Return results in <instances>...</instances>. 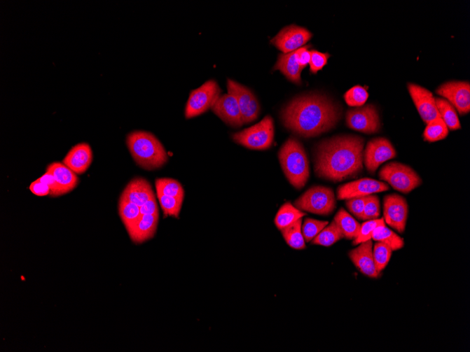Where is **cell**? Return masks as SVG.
Instances as JSON below:
<instances>
[{"instance_id": "1", "label": "cell", "mask_w": 470, "mask_h": 352, "mask_svg": "<svg viewBox=\"0 0 470 352\" xmlns=\"http://www.w3.org/2000/svg\"><path fill=\"white\" fill-rule=\"evenodd\" d=\"M365 140L343 135L321 142L317 148L315 171L319 178L342 182L355 178L363 169Z\"/></svg>"}, {"instance_id": "2", "label": "cell", "mask_w": 470, "mask_h": 352, "mask_svg": "<svg viewBox=\"0 0 470 352\" xmlns=\"http://www.w3.org/2000/svg\"><path fill=\"white\" fill-rule=\"evenodd\" d=\"M340 118L336 104L326 97L315 94L295 98L282 111L284 125L305 138L329 132Z\"/></svg>"}, {"instance_id": "3", "label": "cell", "mask_w": 470, "mask_h": 352, "mask_svg": "<svg viewBox=\"0 0 470 352\" xmlns=\"http://www.w3.org/2000/svg\"><path fill=\"white\" fill-rule=\"evenodd\" d=\"M126 143L135 162L144 169H160L168 162L165 148L151 132H132L127 136Z\"/></svg>"}, {"instance_id": "4", "label": "cell", "mask_w": 470, "mask_h": 352, "mask_svg": "<svg viewBox=\"0 0 470 352\" xmlns=\"http://www.w3.org/2000/svg\"><path fill=\"white\" fill-rule=\"evenodd\" d=\"M279 162L290 184L297 190L303 188L309 179V161L299 141L289 138L278 154Z\"/></svg>"}, {"instance_id": "5", "label": "cell", "mask_w": 470, "mask_h": 352, "mask_svg": "<svg viewBox=\"0 0 470 352\" xmlns=\"http://www.w3.org/2000/svg\"><path fill=\"white\" fill-rule=\"evenodd\" d=\"M294 205L300 211L328 216L334 212L336 199L331 188L316 186L307 190L294 202Z\"/></svg>"}, {"instance_id": "6", "label": "cell", "mask_w": 470, "mask_h": 352, "mask_svg": "<svg viewBox=\"0 0 470 352\" xmlns=\"http://www.w3.org/2000/svg\"><path fill=\"white\" fill-rule=\"evenodd\" d=\"M274 122L270 115L265 116L258 123L233 134L235 142L252 150H266L269 148L274 140Z\"/></svg>"}, {"instance_id": "7", "label": "cell", "mask_w": 470, "mask_h": 352, "mask_svg": "<svg viewBox=\"0 0 470 352\" xmlns=\"http://www.w3.org/2000/svg\"><path fill=\"white\" fill-rule=\"evenodd\" d=\"M379 177L395 190L406 195L422 184L420 176L414 169L396 162L385 165L379 172Z\"/></svg>"}, {"instance_id": "8", "label": "cell", "mask_w": 470, "mask_h": 352, "mask_svg": "<svg viewBox=\"0 0 470 352\" xmlns=\"http://www.w3.org/2000/svg\"><path fill=\"white\" fill-rule=\"evenodd\" d=\"M221 90L216 81L210 80L193 90L187 101L185 116L186 119L198 117L212 109L220 97Z\"/></svg>"}, {"instance_id": "9", "label": "cell", "mask_w": 470, "mask_h": 352, "mask_svg": "<svg viewBox=\"0 0 470 352\" xmlns=\"http://www.w3.org/2000/svg\"><path fill=\"white\" fill-rule=\"evenodd\" d=\"M227 88L228 94L234 96L238 102L244 124L255 121L260 115L261 106L254 93L231 79L228 80Z\"/></svg>"}, {"instance_id": "10", "label": "cell", "mask_w": 470, "mask_h": 352, "mask_svg": "<svg viewBox=\"0 0 470 352\" xmlns=\"http://www.w3.org/2000/svg\"><path fill=\"white\" fill-rule=\"evenodd\" d=\"M346 121L350 128L368 134L378 132L381 127L379 113L372 104L348 111Z\"/></svg>"}, {"instance_id": "11", "label": "cell", "mask_w": 470, "mask_h": 352, "mask_svg": "<svg viewBox=\"0 0 470 352\" xmlns=\"http://www.w3.org/2000/svg\"><path fill=\"white\" fill-rule=\"evenodd\" d=\"M396 156V152L392 143L382 137L370 141L364 155L365 165L371 174H374L382 163Z\"/></svg>"}, {"instance_id": "12", "label": "cell", "mask_w": 470, "mask_h": 352, "mask_svg": "<svg viewBox=\"0 0 470 352\" xmlns=\"http://www.w3.org/2000/svg\"><path fill=\"white\" fill-rule=\"evenodd\" d=\"M312 37V34L307 29L291 25L282 29L270 43L283 54H287L303 48Z\"/></svg>"}, {"instance_id": "13", "label": "cell", "mask_w": 470, "mask_h": 352, "mask_svg": "<svg viewBox=\"0 0 470 352\" xmlns=\"http://www.w3.org/2000/svg\"><path fill=\"white\" fill-rule=\"evenodd\" d=\"M408 213V206L406 199L398 195H390L385 197V223L400 234L405 232Z\"/></svg>"}, {"instance_id": "14", "label": "cell", "mask_w": 470, "mask_h": 352, "mask_svg": "<svg viewBox=\"0 0 470 352\" xmlns=\"http://www.w3.org/2000/svg\"><path fill=\"white\" fill-rule=\"evenodd\" d=\"M436 93L447 99L455 106L458 113L463 115L470 111V85L469 82H448L441 85Z\"/></svg>"}, {"instance_id": "15", "label": "cell", "mask_w": 470, "mask_h": 352, "mask_svg": "<svg viewBox=\"0 0 470 352\" xmlns=\"http://www.w3.org/2000/svg\"><path fill=\"white\" fill-rule=\"evenodd\" d=\"M389 190V187L380 181L372 179H361L340 186L338 190L339 200L368 197L373 194Z\"/></svg>"}, {"instance_id": "16", "label": "cell", "mask_w": 470, "mask_h": 352, "mask_svg": "<svg viewBox=\"0 0 470 352\" xmlns=\"http://www.w3.org/2000/svg\"><path fill=\"white\" fill-rule=\"evenodd\" d=\"M408 89L420 117L427 125L441 118L435 98L430 91L413 83H408Z\"/></svg>"}, {"instance_id": "17", "label": "cell", "mask_w": 470, "mask_h": 352, "mask_svg": "<svg viewBox=\"0 0 470 352\" xmlns=\"http://www.w3.org/2000/svg\"><path fill=\"white\" fill-rule=\"evenodd\" d=\"M213 112L224 122L234 128L244 125L236 98L230 94L220 96L212 107Z\"/></svg>"}, {"instance_id": "18", "label": "cell", "mask_w": 470, "mask_h": 352, "mask_svg": "<svg viewBox=\"0 0 470 352\" xmlns=\"http://www.w3.org/2000/svg\"><path fill=\"white\" fill-rule=\"evenodd\" d=\"M373 244L371 240L364 242L350 252L349 256L357 268L364 275L378 279L380 276L373 258Z\"/></svg>"}, {"instance_id": "19", "label": "cell", "mask_w": 470, "mask_h": 352, "mask_svg": "<svg viewBox=\"0 0 470 352\" xmlns=\"http://www.w3.org/2000/svg\"><path fill=\"white\" fill-rule=\"evenodd\" d=\"M93 160V153L87 143L76 144L69 151L63 163L76 174L85 173L90 167Z\"/></svg>"}, {"instance_id": "20", "label": "cell", "mask_w": 470, "mask_h": 352, "mask_svg": "<svg viewBox=\"0 0 470 352\" xmlns=\"http://www.w3.org/2000/svg\"><path fill=\"white\" fill-rule=\"evenodd\" d=\"M47 171L51 173L55 179L57 186V197L71 192L78 185L79 180L76 174L64 163H51L48 166Z\"/></svg>"}, {"instance_id": "21", "label": "cell", "mask_w": 470, "mask_h": 352, "mask_svg": "<svg viewBox=\"0 0 470 352\" xmlns=\"http://www.w3.org/2000/svg\"><path fill=\"white\" fill-rule=\"evenodd\" d=\"M155 197L149 183L143 178L133 179L123 190L120 199L139 207Z\"/></svg>"}, {"instance_id": "22", "label": "cell", "mask_w": 470, "mask_h": 352, "mask_svg": "<svg viewBox=\"0 0 470 352\" xmlns=\"http://www.w3.org/2000/svg\"><path fill=\"white\" fill-rule=\"evenodd\" d=\"M159 218V214L141 216L139 220L127 230L132 242L141 244L152 239L158 230Z\"/></svg>"}, {"instance_id": "23", "label": "cell", "mask_w": 470, "mask_h": 352, "mask_svg": "<svg viewBox=\"0 0 470 352\" xmlns=\"http://www.w3.org/2000/svg\"><path fill=\"white\" fill-rule=\"evenodd\" d=\"M273 69L279 71L291 82L301 83L300 74L304 69L298 62L296 51L279 55Z\"/></svg>"}, {"instance_id": "24", "label": "cell", "mask_w": 470, "mask_h": 352, "mask_svg": "<svg viewBox=\"0 0 470 352\" xmlns=\"http://www.w3.org/2000/svg\"><path fill=\"white\" fill-rule=\"evenodd\" d=\"M334 221L341 231L344 239L354 240L357 238L361 225L345 209H341L339 211Z\"/></svg>"}, {"instance_id": "25", "label": "cell", "mask_w": 470, "mask_h": 352, "mask_svg": "<svg viewBox=\"0 0 470 352\" xmlns=\"http://www.w3.org/2000/svg\"><path fill=\"white\" fill-rule=\"evenodd\" d=\"M305 214L290 203L284 204L279 210L275 219V224L280 231L302 219Z\"/></svg>"}, {"instance_id": "26", "label": "cell", "mask_w": 470, "mask_h": 352, "mask_svg": "<svg viewBox=\"0 0 470 352\" xmlns=\"http://www.w3.org/2000/svg\"><path fill=\"white\" fill-rule=\"evenodd\" d=\"M372 239L387 245L392 251H399L404 246L403 239L385 225L379 226L375 230Z\"/></svg>"}, {"instance_id": "27", "label": "cell", "mask_w": 470, "mask_h": 352, "mask_svg": "<svg viewBox=\"0 0 470 352\" xmlns=\"http://www.w3.org/2000/svg\"><path fill=\"white\" fill-rule=\"evenodd\" d=\"M436 106L441 119L451 131L461 128L455 108L445 99L435 98Z\"/></svg>"}, {"instance_id": "28", "label": "cell", "mask_w": 470, "mask_h": 352, "mask_svg": "<svg viewBox=\"0 0 470 352\" xmlns=\"http://www.w3.org/2000/svg\"><path fill=\"white\" fill-rule=\"evenodd\" d=\"M302 219L297 220L291 225L281 230L286 244L296 250L305 248V240L302 234Z\"/></svg>"}, {"instance_id": "29", "label": "cell", "mask_w": 470, "mask_h": 352, "mask_svg": "<svg viewBox=\"0 0 470 352\" xmlns=\"http://www.w3.org/2000/svg\"><path fill=\"white\" fill-rule=\"evenodd\" d=\"M118 212L127 230L132 227L141 216L139 206L120 198Z\"/></svg>"}, {"instance_id": "30", "label": "cell", "mask_w": 470, "mask_h": 352, "mask_svg": "<svg viewBox=\"0 0 470 352\" xmlns=\"http://www.w3.org/2000/svg\"><path fill=\"white\" fill-rule=\"evenodd\" d=\"M344 239V237L335 221L325 227L315 239L312 244L329 247Z\"/></svg>"}, {"instance_id": "31", "label": "cell", "mask_w": 470, "mask_h": 352, "mask_svg": "<svg viewBox=\"0 0 470 352\" xmlns=\"http://www.w3.org/2000/svg\"><path fill=\"white\" fill-rule=\"evenodd\" d=\"M155 185L158 194L171 197L185 198L184 189L177 181L161 178L155 181Z\"/></svg>"}, {"instance_id": "32", "label": "cell", "mask_w": 470, "mask_h": 352, "mask_svg": "<svg viewBox=\"0 0 470 352\" xmlns=\"http://www.w3.org/2000/svg\"><path fill=\"white\" fill-rule=\"evenodd\" d=\"M448 132L443 120L441 118H438L427 124L423 136L424 141L431 143L444 139L448 135Z\"/></svg>"}, {"instance_id": "33", "label": "cell", "mask_w": 470, "mask_h": 352, "mask_svg": "<svg viewBox=\"0 0 470 352\" xmlns=\"http://www.w3.org/2000/svg\"><path fill=\"white\" fill-rule=\"evenodd\" d=\"M158 197L165 217L179 218L184 199L167 197L162 194H158Z\"/></svg>"}, {"instance_id": "34", "label": "cell", "mask_w": 470, "mask_h": 352, "mask_svg": "<svg viewBox=\"0 0 470 352\" xmlns=\"http://www.w3.org/2000/svg\"><path fill=\"white\" fill-rule=\"evenodd\" d=\"M373 253L376 269L381 274L389 262L392 250L387 245L378 242L374 246Z\"/></svg>"}, {"instance_id": "35", "label": "cell", "mask_w": 470, "mask_h": 352, "mask_svg": "<svg viewBox=\"0 0 470 352\" xmlns=\"http://www.w3.org/2000/svg\"><path fill=\"white\" fill-rule=\"evenodd\" d=\"M328 221H320L310 218L304 220L301 227L304 240L306 242L312 241L319 233L329 225Z\"/></svg>"}, {"instance_id": "36", "label": "cell", "mask_w": 470, "mask_h": 352, "mask_svg": "<svg viewBox=\"0 0 470 352\" xmlns=\"http://www.w3.org/2000/svg\"><path fill=\"white\" fill-rule=\"evenodd\" d=\"M368 97V92L365 87L357 85L346 92L345 99L349 106L360 107L366 104Z\"/></svg>"}, {"instance_id": "37", "label": "cell", "mask_w": 470, "mask_h": 352, "mask_svg": "<svg viewBox=\"0 0 470 352\" xmlns=\"http://www.w3.org/2000/svg\"><path fill=\"white\" fill-rule=\"evenodd\" d=\"M381 225H385L384 218L368 220V222L364 223L361 225L359 234L357 238L354 239L353 244L357 246L371 240L373 232Z\"/></svg>"}, {"instance_id": "38", "label": "cell", "mask_w": 470, "mask_h": 352, "mask_svg": "<svg viewBox=\"0 0 470 352\" xmlns=\"http://www.w3.org/2000/svg\"><path fill=\"white\" fill-rule=\"evenodd\" d=\"M380 216V202L378 197L371 195L366 204L362 220H376Z\"/></svg>"}, {"instance_id": "39", "label": "cell", "mask_w": 470, "mask_h": 352, "mask_svg": "<svg viewBox=\"0 0 470 352\" xmlns=\"http://www.w3.org/2000/svg\"><path fill=\"white\" fill-rule=\"evenodd\" d=\"M331 55L329 53H322L317 50L310 51V71L316 74L322 70L327 64L329 59Z\"/></svg>"}, {"instance_id": "40", "label": "cell", "mask_w": 470, "mask_h": 352, "mask_svg": "<svg viewBox=\"0 0 470 352\" xmlns=\"http://www.w3.org/2000/svg\"><path fill=\"white\" fill-rule=\"evenodd\" d=\"M368 197L354 198L346 202L347 208L358 219L362 218Z\"/></svg>"}, {"instance_id": "41", "label": "cell", "mask_w": 470, "mask_h": 352, "mask_svg": "<svg viewBox=\"0 0 470 352\" xmlns=\"http://www.w3.org/2000/svg\"><path fill=\"white\" fill-rule=\"evenodd\" d=\"M29 189L34 195L39 197H44L50 194V188L39 179L34 182Z\"/></svg>"}, {"instance_id": "42", "label": "cell", "mask_w": 470, "mask_h": 352, "mask_svg": "<svg viewBox=\"0 0 470 352\" xmlns=\"http://www.w3.org/2000/svg\"><path fill=\"white\" fill-rule=\"evenodd\" d=\"M141 216H153L159 214V209L153 197L140 207Z\"/></svg>"}, {"instance_id": "43", "label": "cell", "mask_w": 470, "mask_h": 352, "mask_svg": "<svg viewBox=\"0 0 470 352\" xmlns=\"http://www.w3.org/2000/svg\"><path fill=\"white\" fill-rule=\"evenodd\" d=\"M39 180L42 183L46 184L50 188V195L52 197H57V183L54 178V176L51 173L46 171V173L44 175H43L41 178H39Z\"/></svg>"}, {"instance_id": "44", "label": "cell", "mask_w": 470, "mask_h": 352, "mask_svg": "<svg viewBox=\"0 0 470 352\" xmlns=\"http://www.w3.org/2000/svg\"><path fill=\"white\" fill-rule=\"evenodd\" d=\"M308 48L309 46H305L296 50L298 62L303 69L306 67L310 60V51H308Z\"/></svg>"}]
</instances>
